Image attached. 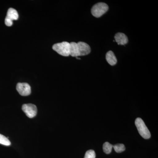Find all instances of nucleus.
Returning <instances> with one entry per match:
<instances>
[{
  "mask_svg": "<svg viewBox=\"0 0 158 158\" xmlns=\"http://www.w3.org/2000/svg\"><path fill=\"white\" fill-rule=\"evenodd\" d=\"M18 18L19 15L17 11L13 8H10L7 12L5 19V24L8 27H11L13 24V20H17Z\"/></svg>",
  "mask_w": 158,
  "mask_h": 158,
  "instance_id": "4",
  "label": "nucleus"
},
{
  "mask_svg": "<svg viewBox=\"0 0 158 158\" xmlns=\"http://www.w3.org/2000/svg\"><path fill=\"white\" fill-rule=\"evenodd\" d=\"M96 154L93 150H89L86 152L84 158H95Z\"/></svg>",
  "mask_w": 158,
  "mask_h": 158,
  "instance_id": "14",
  "label": "nucleus"
},
{
  "mask_svg": "<svg viewBox=\"0 0 158 158\" xmlns=\"http://www.w3.org/2000/svg\"><path fill=\"white\" fill-rule=\"evenodd\" d=\"M113 148L116 152L121 153L125 150V147L124 144H118L113 145Z\"/></svg>",
  "mask_w": 158,
  "mask_h": 158,
  "instance_id": "12",
  "label": "nucleus"
},
{
  "mask_svg": "<svg viewBox=\"0 0 158 158\" xmlns=\"http://www.w3.org/2000/svg\"><path fill=\"white\" fill-rule=\"evenodd\" d=\"M109 9V6L106 3L99 2L95 4L92 7L91 14L96 18L100 17L105 14Z\"/></svg>",
  "mask_w": 158,
  "mask_h": 158,
  "instance_id": "3",
  "label": "nucleus"
},
{
  "mask_svg": "<svg viewBox=\"0 0 158 158\" xmlns=\"http://www.w3.org/2000/svg\"><path fill=\"white\" fill-rule=\"evenodd\" d=\"M0 144L6 146H9L11 145V142L8 138L0 134Z\"/></svg>",
  "mask_w": 158,
  "mask_h": 158,
  "instance_id": "13",
  "label": "nucleus"
},
{
  "mask_svg": "<svg viewBox=\"0 0 158 158\" xmlns=\"http://www.w3.org/2000/svg\"><path fill=\"white\" fill-rule=\"evenodd\" d=\"M16 90L22 96H28L31 94V86L27 83H18Z\"/></svg>",
  "mask_w": 158,
  "mask_h": 158,
  "instance_id": "6",
  "label": "nucleus"
},
{
  "mask_svg": "<svg viewBox=\"0 0 158 158\" xmlns=\"http://www.w3.org/2000/svg\"><path fill=\"white\" fill-rule=\"evenodd\" d=\"M135 124L138 132L142 138L148 139L151 138V134L143 120L140 118H137L135 121Z\"/></svg>",
  "mask_w": 158,
  "mask_h": 158,
  "instance_id": "1",
  "label": "nucleus"
},
{
  "mask_svg": "<svg viewBox=\"0 0 158 158\" xmlns=\"http://www.w3.org/2000/svg\"><path fill=\"white\" fill-rule=\"evenodd\" d=\"M106 59L109 64L111 65H116L117 63V60L116 56L112 51H110L108 52L106 55Z\"/></svg>",
  "mask_w": 158,
  "mask_h": 158,
  "instance_id": "9",
  "label": "nucleus"
},
{
  "mask_svg": "<svg viewBox=\"0 0 158 158\" xmlns=\"http://www.w3.org/2000/svg\"><path fill=\"white\" fill-rule=\"evenodd\" d=\"M53 49L59 55L63 56H68L69 55L70 43L66 41L56 44L52 46Z\"/></svg>",
  "mask_w": 158,
  "mask_h": 158,
  "instance_id": "2",
  "label": "nucleus"
},
{
  "mask_svg": "<svg viewBox=\"0 0 158 158\" xmlns=\"http://www.w3.org/2000/svg\"><path fill=\"white\" fill-rule=\"evenodd\" d=\"M114 38L115 41L117 43L118 45H124L128 42V39L127 36L123 33H117L115 35Z\"/></svg>",
  "mask_w": 158,
  "mask_h": 158,
  "instance_id": "8",
  "label": "nucleus"
},
{
  "mask_svg": "<svg viewBox=\"0 0 158 158\" xmlns=\"http://www.w3.org/2000/svg\"><path fill=\"white\" fill-rule=\"evenodd\" d=\"M113 148V145L108 142H105L103 145V149L104 152L106 154H109L111 152Z\"/></svg>",
  "mask_w": 158,
  "mask_h": 158,
  "instance_id": "11",
  "label": "nucleus"
},
{
  "mask_svg": "<svg viewBox=\"0 0 158 158\" xmlns=\"http://www.w3.org/2000/svg\"><path fill=\"white\" fill-rule=\"evenodd\" d=\"M79 56H85L90 54L91 49L90 46L86 43L79 42L77 43Z\"/></svg>",
  "mask_w": 158,
  "mask_h": 158,
  "instance_id": "7",
  "label": "nucleus"
},
{
  "mask_svg": "<svg viewBox=\"0 0 158 158\" xmlns=\"http://www.w3.org/2000/svg\"><path fill=\"white\" fill-rule=\"evenodd\" d=\"M69 55L72 57L79 56L77 44L76 43L73 42L70 43Z\"/></svg>",
  "mask_w": 158,
  "mask_h": 158,
  "instance_id": "10",
  "label": "nucleus"
},
{
  "mask_svg": "<svg viewBox=\"0 0 158 158\" xmlns=\"http://www.w3.org/2000/svg\"><path fill=\"white\" fill-rule=\"evenodd\" d=\"M22 109L29 118H34L37 114V108L35 105L32 104H27L22 106Z\"/></svg>",
  "mask_w": 158,
  "mask_h": 158,
  "instance_id": "5",
  "label": "nucleus"
}]
</instances>
